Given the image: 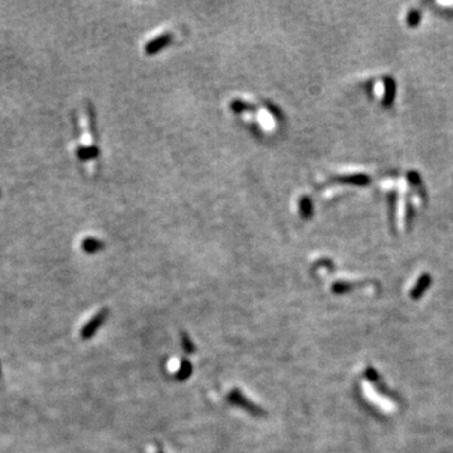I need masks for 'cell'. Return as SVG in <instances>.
I'll list each match as a JSON object with an SVG mask.
<instances>
[{"instance_id": "cell-4", "label": "cell", "mask_w": 453, "mask_h": 453, "mask_svg": "<svg viewBox=\"0 0 453 453\" xmlns=\"http://www.w3.org/2000/svg\"><path fill=\"white\" fill-rule=\"evenodd\" d=\"M231 399H233V400L236 401V403H238V404H240L242 405V407H244L246 408V409H248V411H252L253 413H259V409L257 407H254V405L252 404V403H250V401L247 400L246 398H244L243 396H240L239 393L238 392H233V394H231Z\"/></svg>"}, {"instance_id": "cell-7", "label": "cell", "mask_w": 453, "mask_h": 453, "mask_svg": "<svg viewBox=\"0 0 453 453\" xmlns=\"http://www.w3.org/2000/svg\"><path fill=\"white\" fill-rule=\"evenodd\" d=\"M0 375H1V365H0Z\"/></svg>"}, {"instance_id": "cell-5", "label": "cell", "mask_w": 453, "mask_h": 453, "mask_svg": "<svg viewBox=\"0 0 453 453\" xmlns=\"http://www.w3.org/2000/svg\"><path fill=\"white\" fill-rule=\"evenodd\" d=\"M181 368H182L181 360H180L179 358H177V356H174V358H170V359L167 360L166 369L169 373H171V374H177V373H179V371L181 370Z\"/></svg>"}, {"instance_id": "cell-2", "label": "cell", "mask_w": 453, "mask_h": 453, "mask_svg": "<svg viewBox=\"0 0 453 453\" xmlns=\"http://www.w3.org/2000/svg\"><path fill=\"white\" fill-rule=\"evenodd\" d=\"M76 154H77V158H78L79 160L85 162V160H92V159L98 158V155H100V150H98V147L96 145L78 146V147H77Z\"/></svg>"}, {"instance_id": "cell-6", "label": "cell", "mask_w": 453, "mask_h": 453, "mask_svg": "<svg viewBox=\"0 0 453 453\" xmlns=\"http://www.w3.org/2000/svg\"><path fill=\"white\" fill-rule=\"evenodd\" d=\"M374 93L377 94L378 97H383L385 93V86L383 82H377L374 86Z\"/></svg>"}, {"instance_id": "cell-3", "label": "cell", "mask_w": 453, "mask_h": 453, "mask_svg": "<svg viewBox=\"0 0 453 453\" xmlns=\"http://www.w3.org/2000/svg\"><path fill=\"white\" fill-rule=\"evenodd\" d=\"M101 248H104V243H102V240L97 239V238L87 237L82 240V250L86 253H96Z\"/></svg>"}, {"instance_id": "cell-1", "label": "cell", "mask_w": 453, "mask_h": 453, "mask_svg": "<svg viewBox=\"0 0 453 453\" xmlns=\"http://www.w3.org/2000/svg\"><path fill=\"white\" fill-rule=\"evenodd\" d=\"M107 317V310H101L98 311L91 320H90L89 323L86 324L85 326L81 330V336L82 339H90L92 338L96 331H97L98 328L102 326V324L105 323V320Z\"/></svg>"}, {"instance_id": "cell-8", "label": "cell", "mask_w": 453, "mask_h": 453, "mask_svg": "<svg viewBox=\"0 0 453 453\" xmlns=\"http://www.w3.org/2000/svg\"><path fill=\"white\" fill-rule=\"evenodd\" d=\"M0 195H1V190H0Z\"/></svg>"}]
</instances>
